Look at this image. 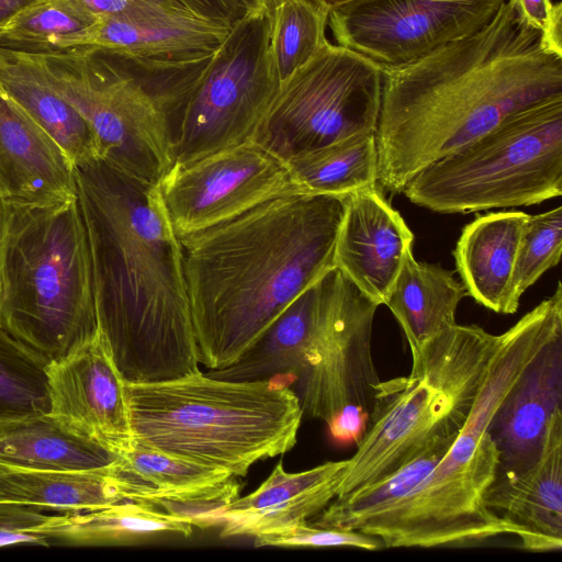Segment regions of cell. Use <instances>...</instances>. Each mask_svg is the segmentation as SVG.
Segmentation results:
<instances>
[{"mask_svg":"<svg viewBox=\"0 0 562 562\" xmlns=\"http://www.w3.org/2000/svg\"><path fill=\"white\" fill-rule=\"evenodd\" d=\"M98 329L126 383L200 371L181 245L159 184L101 158L75 166Z\"/></svg>","mask_w":562,"mask_h":562,"instance_id":"obj_1","label":"cell"},{"mask_svg":"<svg viewBox=\"0 0 562 562\" xmlns=\"http://www.w3.org/2000/svg\"><path fill=\"white\" fill-rule=\"evenodd\" d=\"M378 182L401 193L424 168L508 115L562 97V56L505 1L480 31L400 68L382 69Z\"/></svg>","mask_w":562,"mask_h":562,"instance_id":"obj_2","label":"cell"},{"mask_svg":"<svg viewBox=\"0 0 562 562\" xmlns=\"http://www.w3.org/2000/svg\"><path fill=\"white\" fill-rule=\"evenodd\" d=\"M347 195L294 193L180 238L199 363H235L336 267Z\"/></svg>","mask_w":562,"mask_h":562,"instance_id":"obj_3","label":"cell"},{"mask_svg":"<svg viewBox=\"0 0 562 562\" xmlns=\"http://www.w3.org/2000/svg\"><path fill=\"white\" fill-rule=\"evenodd\" d=\"M562 334V285L501 334L470 414L446 454L406 496L359 521L353 530L386 548H434L522 531L485 505L499 453L488 432L498 407L541 349Z\"/></svg>","mask_w":562,"mask_h":562,"instance_id":"obj_4","label":"cell"},{"mask_svg":"<svg viewBox=\"0 0 562 562\" xmlns=\"http://www.w3.org/2000/svg\"><path fill=\"white\" fill-rule=\"evenodd\" d=\"M0 327L49 364L98 334L78 196L56 202L0 198Z\"/></svg>","mask_w":562,"mask_h":562,"instance_id":"obj_5","label":"cell"},{"mask_svg":"<svg viewBox=\"0 0 562 562\" xmlns=\"http://www.w3.org/2000/svg\"><path fill=\"white\" fill-rule=\"evenodd\" d=\"M291 381H227L198 371L126 383L134 443L245 476L290 451L303 411Z\"/></svg>","mask_w":562,"mask_h":562,"instance_id":"obj_6","label":"cell"},{"mask_svg":"<svg viewBox=\"0 0 562 562\" xmlns=\"http://www.w3.org/2000/svg\"><path fill=\"white\" fill-rule=\"evenodd\" d=\"M499 338L477 325L456 324L412 357L408 375L380 381L336 497L391 475L436 438L458 434Z\"/></svg>","mask_w":562,"mask_h":562,"instance_id":"obj_7","label":"cell"},{"mask_svg":"<svg viewBox=\"0 0 562 562\" xmlns=\"http://www.w3.org/2000/svg\"><path fill=\"white\" fill-rule=\"evenodd\" d=\"M29 53L50 86L90 124L99 158L159 184L173 166L164 106L181 83L182 70L145 69L97 46Z\"/></svg>","mask_w":562,"mask_h":562,"instance_id":"obj_8","label":"cell"},{"mask_svg":"<svg viewBox=\"0 0 562 562\" xmlns=\"http://www.w3.org/2000/svg\"><path fill=\"white\" fill-rule=\"evenodd\" d=\"M437 213L527 206L562 194V97L521 109L418 172L402 191Z\"/></svg>","mask_w":562,"mask_h":562,"instance_id":"obj_9","label":"cell"},{"mask_svg":"<svg viewBox=\"0 0 562 562\" xmlns=\"http://www.w3.org/2000/svg\"><path fill=\"white\" fill-rule=\"evenodd\" d=\"M272 8L248 12L167 112L173 165L247 142L280 83L270 52Z\"/></svg>","mask_w":562,"mask_h":562,"instance_id":"obj_10","label":"cell"},{"mask_svg":"<svg viewBox=\"0 0 562 562\" xmlns=\"http://www.w3.org/2000/svg\"><path fill=\"white\" fill-rule=\"evenodd\" d=\"M382 68L327 42L279 90L250 142L285 162L293 156L376 130Z\"/></svg>","mask_w":562,"mask_h":562,"instance_id":"obj_11","label":"cell"},{"mask_svg":"<svg viewBox=\"0 0 562 562\" xmlns=\"http://www.w3.org/2000/svg\"><path fill=\"white\" fill-rule=\"evenodd\" d=\"M325 279L319 321L295 393L303 416L327 424L347 406L372 411L380 382L371 349L379 305L337 267Z\"/></svg>","mask_w":562,"mask_h":562,"instance_id":"obj_12","label":"cell"},{"mask_svg":"<svg viewBox=\"0 0 562 562\" xmlns=\"http://www.w3.org/2000/svg\"><path fill=\"white\" fill-rule=\"evenodd\" d=\"M159 190L179 239L303 192L284 160L250 140L173 165Z\"/></svg>","mask_w":562,"mask_h":562,"instance_id":"obj_13","label":"cell"},{"mask_svg":"<svg viewBox=\"0 0 562 562\" xmlns=\"http://www.w3.org/2000/svg\"><path fill=\"white\" fill-rule=\"evenodd\" d=\"M506 0H355L328 13L338 43L400 68L487 25Z\"/></svg>","mask_w":562,"mask_h":562,"instance_id":"obj_14","label":"cell"},{"mask_svg":"<svg viewBox=\"0 0 562 562\" xmlns=\"http://www.w3.org/2000/svg\"><path fill=\"white\" fill-rule=\"evenodd\" d=\"M49 414L72 432L120 454L134 440L125 381L104 338L49 364Z\"/></svg>","mask_w":562,"mask_h":562,"instance_id":"obj_15","label":"cell"},{"mask_svg":"<svg viewBox=\"0 0 562 562\" xmlns=\"http://www.w3.org/2000/svg\"><path fill=\"white\" fill-rule=\"evenodd\" d=\"M231 27L193 13L153 19L100 16L92 26L56 40L47 50L97 46L149 70L180 69L207 61Z\"/></svg>","mask_w":562,"mask_h":562,"instance_id":"obj_16","label":"cell"},{"mask_svg":"<svg viewBox=\"0 0 562 562\" xmlns=\"http://www.w3.org/2000/svg\"><path fill=\"white\" fill-rule=\"evenodd\" d=\"M414 234L376 186L347 195L336 267L378 305H385Z\"/></svg>","mask_w":562,"mask_h":562,"instance_id":"obj_17","label":"cell"},{"mask_svg":"<svg viewBox=\"0 0 562 562\" xmlns=\"http://www.w3.org/2000/svg\"><path fill=\"white\" fill-rule=\"evenodd\" d=\"M486 507L522 531L521 547L552 552L562 548V408L550 416L540 453L528 468L498 473Z\"/></svg>","mask_w":562,"mask_h":562,"instance_id":"obj_18","label":"cell"},{"mask_svg":"<svg viewBox=\"0 0 562 562\" xmlns=\"http://www.w3.org/2000/svg\"><path fill=\"white\" fill-rule=\"evenodd\" d=\"M0 196L29 202L77 198L75 165L0 89Z\"/></svg>","mask_w":562,"mask_h":562,"instance_id":"obj_19","label":"cell"},{"mask_svg":"<svg viewBox=\"0 0 562 562\" xmlns=\"http://www.w3.org/2000/svg\"><path fill=\"white\" fill-rule=\"evenodd\" d=\"M561 403L562 334H559L532 360L488 426L499 453L497 474L521 471L537 460L548 420Z\"/></svg>","mask_w":562,"mask_h":562,"instance_id":"obj_20","label":"cell"},{"mask_svg":"<svg viewBox=\"0 0 562 562\" xmlns=\"http://www.w3.org/2000/svg\"><path fill=\"white\" fill-rule=\"evenodd\" d=\"M346 465L347 460L327 461L292 473L279 462L256 491L237 497L226 507L221 536L256 537L315 516L337 496Z\"/></svg>","mask_w":562,"mask_h":562,"instance_id":"obj_21","label":"cell"},{"mask_svg":"<svg viewBox=\"0 0 562 562\" xmlns=\"http://www.w3.org/2000/svg\"><path fill=\"white\" fill-rule=\"evenodd\" d=\"M0 89L60 146L75 166L99 158L92 127L50 86L29 52L0 45Z\"/></svg>","mask_w":562,"mask_h":562,"instance_id":"obj_22","label":"cell"},{"mask_svg":"<svg viewBox=\"0 0 562 562\" xmlns=\"http://www.w3.org/2000/svg\"><path fill=\"white\" fill-rule=\"evenodd\" d=\"M325 289L324 276L299 295L235 363L206 374L241 382L290 378L292 384H297L307 367Z\"/></svg>","mask_w":562,"mask_h":562,"instance_id":"obj_23","label":"cell"},{"mask_svg":"<svg viewBox=\"0 0 562 562\" xmlns=\"http://www.w3.org/2000/svg\"><path fill=\"white\" fill-rule=\"evenodd\" d=\"M529 214L521 211L477 216L461 232L453 257L468 295L505 313L517 249Z\"/></svg>","mask_w":562,"mask_h":562,"instance_id":"obj_24","label":"cell"},{"mask_svg":"<svg viewBox=\"0 0 562 562\" xmlns=\"http://www.w3.org/2000/svg\"><path fill=\"white\" fill-rule=\"evenodd\" d=\"M119 454L83 438L50 414L0 422V463L60 472L110 469Z\"/></svg>","mask_w":562,"mask_h":562,"instance_id":"obj_25","label":"cell"},{"mask_svg":"<svg viewBox=\"0 0 562 562\" xmlns=\"http://www.w3.org/2000/svg\"><path fill=\"white\" fill-rule=\"evenodd\" d=\"M467 295L452 271L418 262L413 249L407 252L385 305L403 329L412 357L457 324V307Z\"/></svg>","mask_w":562,"mask_h":562,"instance_id":"obj_26","label":"cell"},{"mask_svg":"<svg viewBox=\"0 0 562 562\" xmlns=\"http://www.w3.org/2000/svg\"><path fill=\"white\" fill-rule=\"evenodd\" d=\"M125 501L108 470L60 472L0 463V503L76 513Z\"/></svg>","mask_w":562,"mask_h":562,"instance_id":"obj_27","label":"cell"},{"mask_svg":"<svg viewBox=\"0 0 562 562\" xmlns=\"http://www.w3.org/2000/svg\"><path fill=\"white\" fill-rule=\"evenodd\" d=\"M109 474L123 498L137 503L203 488L233 477L226 470L134 442L119 454Z\"/></svg>","mask_w":562,"mask_h":562,"instance_id":"obj_28","label":"cell"},{"mask_svg":"<svg viewBox=\"0 0 562 562\" xmlns=\"http://www.w3.org/2000/svg\"><path fill=\"white\" fill-rule=\"evenodd\" d=\"M304 193L349 195L378 184L375 133H363L297 154L286 161Z\"/></svg>","mask_w":562,"mask_h":562,"instance_id":"obj_29","label":"cell"},{"mask_svg":"<svg viewBox=\"0 0 562 562\" xmlns=\"http://www.w3.org/2000/svg\"><path fill=\"white\" fill-rule=\"evenodd\" d=\"M192 528L149 505L125 499L103 508L65 513L57 538L86 544H131L164 533L188 537Z\"/></svg>","mask_w":562,"mask_h":562,"instance_id":"obj_30","label":"cell"},{"mask_svg":"<svg viewBox=\"0 0 562 562\" xmlns=\"http://www.w3.org/2000/svg\"><path fill=\"white\" fill-rule=\"evenodd\" d=\"M457 435L436 438L391 475L346 496L335 497L311 522L319 527L353 530L359 521L390 507L423 482L446 454Z\"/></svg>","mask_w":562,"mask_h":562,"instance_id":"obj_31","label":"cell"},{"mask_svg":"<svg viewBox=\"0 0 562 562\" xmlns=\"http://www.w3.org/2000/svg\"><path fill=\"white\" fill-rule=\"evenodd\" d=\"M328 12L313 0H279L272 7L270 52L283 83L328 42Z\"/></svg>","mask_w":562,"mask_h":562,"instance_id":"obj_32","label":"cell"},{"mask_svg":"<svg viewBox=\"0 0 562 562\" xmlns=\"http://www.w3.org/2000/svg\"><path fill=\"white\" fill-rule=\"evenodd\" d=\"M49 363L0 327V422L49 414Z\"/></svg>","mask_w":562,"mask_h":562,"instance_id":"obj_33","label":"cell"},{"mask_svg":"<svg viewBox=\"0 0 562 562\" xmlns=\"http://www.w3.org/2000/svg\"><path fill=\"white\" fill-rule=\"evenodd\" d=\"M98 20L78 0H44L16 14L0 31V45L45 52L56 40L79 33Z\"/></svg>","mask_w":562,"mask_h":562,"instance_id":"obj_34","label":"cell"},{"mask_svg":"<svg viewBox=\"0 0 562 562\" xmlns=\"http://www.w3.org/2000/svg\"><path fill=\"white\" fill-rule=\"evenodd\" d=\"M561 251L562 206L529 215L520 236L504 314L518 310L524 292L559 263Z\"/></svg>","mask_w":562,"mask_h":562,"instance_id":"obj_35","label":"cell"},{"mask_svg":"<svg viewBox=\"0 0 562 562\" xmlns=\"http://www.w3.org/2000/svg\"><path fill=\"white\" fill-rule=\"evenodd\" d=\"M239 490L240 485L233 476L218 484L161 496L142 504L204 529L222 524L226 507L239 497Z\"/></svg>","mask_w":562,"mask_h":562,"instance_id":"obj_36","label":"cell"},{"mask_svg":"<svg viewBox=\"0 0 562 562\" xmlns=\"http://www.w3.org/2000/svg\"><path fill=\"white\" fill-rule=\"evenodd\" d=\"M256 547L321 548L352 547L366 550L383 548L382 541L357 530L319 527L303 520L289 528L254 537Z\"/></svg>","mask_w":562,"mask_h":562,"instance_id":"obj_37","label":"cell"},{"mask_svg":"<svg viewBox=\"0 0 562 562\" xmlns=\"http://www.w3.org/2000/svg\"><path fill=\"white\" fill-rule=\"evenodd\" d=\"M60 513L0 503V546L46 543L56 538Z\"/></svg>","mask_w":562,"mask_h":562,"instance_id":"obj_38","label":"cell"},{"mask_svg":"<svg viewBox=\"0 0 562 562\" xmlns=\"http://www.w3.org/2000/svg\"><path fill=\"white\" fill-rule=\"evenodd\" d=\"M519 21L537 31L541 46L562 56V4L552 0H506Z\"/></svg>","mask_w":562,"mask_h":562,"instance_id":"obj_39","label":"cell"},{"mask_svg":"<svg viewBox=\"0 0 562 562\" xmlns=\"http://www.w3.org/2000/svg\"><path fill=\"white\" fill-rule=\"evenodd\" d=\"M97 16L153 19L193 13L182 0H78ZM195 14V13H193ZM200 16V15H199Z\"/></svg>","mask_w":562,"mask_h":562,"instance_id":"obj_40","label":"cell"},{"mask_svg":"<svg viewBox=\"0 0 562 562\" xmlns=\"http://www.w3.org/2000/svg\"><path fill=\"white\" fill-rule=\"evenodd\" d=\"M369 417L364 408L351 405L336 414L326 425L334 441L357 445L367 430Z\"/></svg>","mask_w":562,"mask_h":562,"instance_id":"obj_41","label":"cell"},{"mask_svg":"<svg viewBox=\"0 0 562 562\" xmlns=\"http://www.w3.org/2000/svg\"><path fill=\"white\" fill-rule=\"evenodd\" d=\"M196 15L232 25L254 9L247 0H182Z\"/></svg>","mask_w":562,"mask_h":562,"instance_id":"obj_42","label":"cell"},{"mask_svg":"<svg viewBox=\"0 0 562 562\" xmlns=\"http://www.w3.org/2000/svg\"><path fill=\"white\" fill-rule=\"evenodd\" d=\"M44 0H0V31L20 12Z\"/></svg>","mask_w":562,"mask_h":562,"instance_id":"obj_43","label":"cell"},{"mask_svg":"<svg viewBox=\"0 0 562 562\" xmlns=\"http://www.w3.org/2000/svg\"><path fill=\"white\" fill-rule=\"evenodd\" d=\"M315 1L319 7L325 9L328 13L329 11L346 4L348 2L355 1V0H313Z\"/></svg>","mask_w":562,"mask_h":562,"instance_id":"obj_44","label":"cell"},{"mask_svg":"<svg viewBox=\"0 0 562 562\" xmlns=\"http://www.w3.org/2000/svg\"><path fill=\"white\" fill-rule=\"evenodd\" d=\"M254 10L260 8H272L274 0H247Z\"/></svg>","mask_w":562,"mask_h":562,"instance_id":"obj_45","label":"cell"},{"mask_svg":"<svg viewBox=\"0 0 562 562\" xmlns=\"http://www.w3.org/2000/svg\"><path fill=\"white\" fill-rule=\"evenodd\" d=\"M277 1H279V0H274V3H276Z\"/></svg>","mask_w":562,"mask_h":562,"instance_id":"obj_46","label":"cell"},{"mask_svg":"<svg viewBox=\"0 0 562 562\" xmlns=\"http://www.w3.org/2000/svg\"><path fill=\"white\" fill-rule=\"evenodd\" d=\"M1 198V196H0Z\"/></svg>","mask_w":562,"mask_h":562,"instance_id":"obj_47","label":"cell"}]
</instances>
